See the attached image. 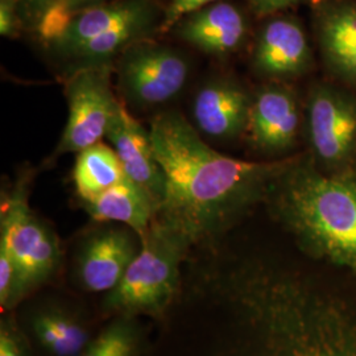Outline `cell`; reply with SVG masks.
Here are the masks:
<instances>
[{"instance_id":"obj_10","label":"cell","mask_w":356,"mask_h":356,"mask_svg":"<svg viewBox=\"0 0 356 356\" xmlns=\"http://www.w3.org/2000/svg\"><path fill=\"white\" fill-rule=\"evenodd\" d=\"M251 101L235 81L214 76L191 99V124L202 138L232 140L247 132Z\"/></svg>"},{"instance_id":"obj_3","label":"cell","mask_w":356,"mask_h":356,"mask_svg":"<svg viewBox=\"0 0 356 356\" xmlns=\"http://www.w3.org/2000/svg\"><path fill=\"white\" fill-rule=\"evenodd\" d=\"M163 19L153 0H107L74 13L44 47L65 76L81 69L114 67L128 47L152 38Z\"/></svg>"},{"instance_id":"obj_1","label":"cell","mask_w":356,"mask_h":356,"mask_svg":"<svg viewBox=\"0 0 356 356\" xmlns=\"http://www.w3.org/2000/svg\"><path fill=\"white\" fill-rule=\"evenodd\" d=\"M149 131L166 182L165 198L156 216L193 245L227 227L293 163H254L225 156L177 111L156 115Z\"/></svg>"},{"instance_id":"obj_18","label":"cell","mask_w":356,"mask_h":356,"mask_svg":"<svg viewBox=\"0 0 356 356\" xmlns=\"http://www.w3.org/2000/svg\"><path fill=\"white\" fill-rule=\"evenodd\" d=\"M126 177L118 154L103 141L76 153L73 179L82 202L90 201Z\"/></svg>"},{"instance_id":"obj_8","label":"cell","mask_w":356,"mask_h":356,"mask_svg":"<svg viewBox=\"0 0 356 356\" xmlns=\"http://www.w3.org/2000/svg\"><path fill=\"white\" fill-rule=\"evenodd\" d=\"M28 178L3 195L0 248L11 256L28 284L47 277L56 268L60 248L51 229L38 220L28 204Z\"/></svg>"},{"instance_id":"obj_6","label":"cell","mask_w":356,"mask_h":356,"mask_svg":"<svg viewBox=\"0 0 356 356\" xmlns=\"http://www.w3.org/2000/svg\"><path fill=\"white\" fill-rule=\"evenodd\" d=\"M114 72L122 102L143 111L177 98L189 81L191 63L182 51L147 38L120 54Z\"/></svg>"},{"instance_id":"obj_14","label":"cell","mask_w":356,"mask_h":356,"mask_svg":"<svg viewBox=\"0 0 356 356\" xmlns=\"http://www.w3.org/2000/svg\"><path fill=\"white\" fill-rule=\"evenodd\" d=\"M173 28L182 41L216 57L238 51L247 36V22L242 11L223 0L182 17Z\"/></svg>"},{"instance_id":"obj_11","label":"cell","mask_w":356,"mask_h":356,"mask_svg":"<svg viewBox=\"0 0 356 356\" xmlns=\"http://www.w3.org/2000/svg\"><path fill=\"white\" fill-rule=\"evenodd\" d=\"M134 229H99L85 241L79 254V277L91 292H111L139 254Z\"/></svg>"},{"instance_id":"obj_9","label":"cell","mask_w":356,"mask_h":356,"mask_svg":"<svg viewBox=\"0 0 356 356\" xmlns=\"http://www.w3.org/2000/svg\"><path fill=\"white\" fill-rule=\"evenodd\" d=\"M106 139L118 154L126 177L151 197L157 214L165 198L166 182L165 173L154 152L151 131L122 102Z\"/></svg>"},{"instance_id":"obj_15","label":"cell","mask_w":356,"mask_h":356,"mask_svg":"<svg viewBox=\"0 0 356 356\" xmlns=\"http://www.w3.org/2000/svg\"><path fill=\"white\" fill-rule=\"evenodd\" d=\"M310 63L305 31L292 17H275L263 26L254 51V69L270 78L301 74Z\"/></svg>"},{"instance_id":"obj_2","label":"cell","mask_w":356,"mask_h":356,"mask_svg":"<svg viewBox=\"0 0 356 356\" xmlns=\"http://www.w3.org/2000/svg\"><path fill=\"white\" fill-rule=\"evenodd\" d=\"M238 337L213 356H356V321L301 280L269 272L222 279Z\"/></svg>"},{"instance_id":"obj_16","label":"cell","mask_w":356,"mask_h":356,"mask_svg":"<svg viewBox=\"0 0 356 356\" xmlns=\"http://www.w3.org/2000/svg\"><path fill=\"white\" fill-rule=\"evenodd\" d=\"M319 44L331 66L356 78V0H331L317 13Z\"/></svg>"},{"instance_id":"obj_26","label":"cell","mask_w":356,"mask_h":356,"mask_svg":"<svg viewBox=\"0 0 356 356\" xmlns=\"http://www.w3.org/2000/svg\"><path fill=\"white\" fill-rule=\"evenodd\" d=\"M254 11L259 15H270L289 8L304 0H250Z\"/></svg>"},{"instance_id":"obj_13","label":"cell","mask_w":356,"mask_h":356,"mask_svg":"<svg viewBox=\"0 0 356 356\" xmlns=\"http://www.w3.org/2000/svg\"><path fill=\"white\" fill-rule=\"evenodd\" d=\"M309 135L319 159L342 161L356 141V107L342 95L316 90L309 101Z\"/></svg>"},{"instance_id":"obj_7","label":"cell","mask_w":356,"mask_h":356,"mask_svg":"<svg viewBox=\"0 0 356 356\" xmlns=\"http://www.w3.org/2000/svg\"><path fill=\"white\" fill-rule=\"evenodd\" d=\"M114 67L101 66L81 69L65 76L67 122L53 153H79L106 138L122 101L111 86Z\"/></svg>"},{"instance_id":"obj_4","label":"cell","mask_w":356,"mask_h":356,"mask_svg":"<svg viewBox=\"0 0 356 356\" xmlns=\"http://www.w3.org/2000/svg\"><path fill=\"white\" fill-rule=\"evenodd\" d=\"M281 175L280 209L293 229L331 257L356 266V184L296 169Z\"/></svg>"},{"instance_id":"obj_22","label":"cell","mask_w":356,"mask_h":356,"mask_svg":"<svg viewBox=\"0 0 356 356\" xmlns=\"http://www.w3.org/2000/svg\"><path fill=\"white\" fill-rule=\"evenodd\" d=\"M26 282L20 268L4 250L0 248V305L10 309L26 291Z\"/></svg>"},{"instance_id":"obj_17","label":"cell","mask_w":356,"mask_h":356,"mask_svg":"<svg viewBox=\"0 0 356 356\" xmlns=\"http://www.w3.org/2000/svg\"><path fill=\"white\" fill-rule=\"evenodd\" d=\"M83 206L92 219L122 223L134 229L140 241L148 234L156 216L151 197L128 178L85 201Z\"/></svg>"},{"instance_id":"obj_23","label":"cell","mask_w":356,"mask_h":356,"mask_svg":"<svg viewBox=\"0 0 356 356\" xmlns=\"http://www.w3.org/2000/svg\"><path fill=\"white\" fill-rule=\"evenodd\" d=\"M216 1H222V0H172L164 13L161 31L172 29L182 17Z\"/></svg>"},{"instance_id":"obj_19","label":"cell","mask_w":356,"mask_h":356,"mask_svg":"<svg viewBox=\"0 0 356 356\" xmlns=\"http://www.w3.org/2000/svg\"><path fill=\"white\" fill-rule=\"evenodd\" d=\"M40 344L54 356H76L89 341L86 329L74 318L58 312H44L33 319Z\"/></svg>"},{"instance_id":"obj_24","label":"cell","mask_w":356,"mask_h":356,"mask_svg":"<svg viewBox=\"0 0 356 356\" xmlns=\"http://www.w3.org/2000/svg\"><path fill=\"white\" fill-rule=\"evenodd\" d=\"M24 28L19 0H0V35L3 38H16Z\"/></svg>"},{"instance_id":"obj_12","label":"cell","mask_w":356,"mask_h":356,"mask_svg":"<svg viewBox=\"0 0 356 356\" xmlns=\"http://www.w3.org/2000/svg\"><path fill=\"white\" fill-rule=\"evenodd\" d=\"M298 126V106L291 90L270 83L254 94L247 132L256 148L270 153L292 148Z\"/></svg>"},{"instance_id":"obj_5","label":"cell","mask_w":356,"mask_h":356,"mask_svg":"<svg viewBox=\"0 0 356 356\" xmlns=\"http://www.w3.org/2000/svg\"><path fill=\"white\" fill-rule=\"evenodd\" d=\"M139 254L113 289L106 305L124 313H157L172 302L179 284V264L191 248L189 239L154 216L140 241Z\"/></svg>"},{"instance_id":"obj_21","label":"cell","mask_w":356,"mask_h":356,"mask_svg":"<svg viewBox=\"0 0 356 356\" xmlns=\"http://www.w3.org/2000/svg\"><path fill=\"white\" fill-rule=\"evenodd\" d=\"M135 334L126 322L108 327L99 338L90 344L82 356H132Z\"/></svg>"},{"instance_id":"obj_25","label":"cell","mask_w":356,"mask_h":356,"mask_svg":"<svg viewBox=\"0 0 356 356\" xmlns=\"http://www.w3.org/2000/svg\"><path fill=\"white\" fill-rule=\"evenodd\" d=\"M0 356H28L19 332L4 321L0 326Z\"/></svg>"},{"instance_id":"obj_20","label":"cell","mask_w":356,"mask_h":356,"mask_svg":"<svg viewBox=\"0 0 356 356\" xmlns=\"http://www.w3.org/2000/svg\"><path fill=\"white\" fill-rule=\"evenodd\" d=\"M107 0H19L23 26L33 31L40 22L53 13H76Z\"/></svg>"}]
</instances>
